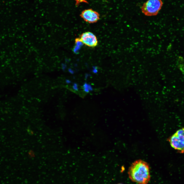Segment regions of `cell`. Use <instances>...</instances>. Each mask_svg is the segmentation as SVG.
<instances>
[{"label": "cell", "instance_id": "8992f818", "mask_svg": "<svg viewBox=\"0 0 184 184\" xmlns=\"http://www.w3.org/2000/svg\"><path fill=\"white\" fill-rule=\"evenodd\" d=\"M83 88L84 91L86 93H88L89 91H92L93 90L91 86L86 82L84 83L83 85Z\"/></svg>", "mask_w": 184, "mask_h": 184}, {"label": "cell", "instance_id": "ba28073f", "mask_svg": "<svg viewBox=\"0 0 184 184\" xmlns=\"http://www.w3.org/2000/svg\"><path fill=\"white\" fill-rule=\"evenodd\" d=\"M72 87L74 90L75 91H77L78 90V85L77 83H74Z\"/></svg>", "mask_w": 184, "mask_h": 184}, {"label": "cell", "instance_id": "277c9868", "mask_svg": "<svg viewBox=\"0 0 184 184\" xmlns=\"http://www.w3.org/2000/svg\"><path fill=\"white\" fill-rule=\"evenodd\" d=\"M78 38L83 44L88 47L94 48L98 44L97 37L93 33L89 31L82 33Z\"/></svg>", "mask_w": 184, "mask_h": 184}, {"label": "cell", "instance_id": "30bf717a", "mask_svg": "<svg viewBox=\"0 0 184 184\" xmlns=\"http://www.w3.org/2000/svg\"><path fill=\"white\" fill-rule=\"evenodd\" d=\"M90 76H90V74H86L85 76V79H87Z\"/></svg>", "mask_w": 184, "mask_h": 184}, {"label": "cell", "instance_id": "7a4b0ae2", "mask_svg": "<svg viewBox=\"0 0 184 184\" xmlns=\"http://www.w3.org/2000/svg\"><path fill=\"white\" fill-rule=\"evenodd\" d=\"M163 5L162 0H148L142 6L141 11L146 16H156L161 9Z\"/></svg>", "mask_w": 184, "mask_h": 184}, {"label": "cell", "instance_id": "7c38bea8", "mask_svg": "<svg viewBox=\"0 0 184 184\" xmlns=\"http://www.w3.org/2000/svg\"><path fill=\"white\" fill-rule=\"evenodd\" d=\"M68 71L71 74H73L74 73V72L71 69H69Z\"/></svg>", "mask_w": 184, "mask_h": 184}, {"label": "cell", "instance_id": "5bb4252c", "mask_svg": "<svg viewBox=\"0 0 184 184\" xmlns=\"http://www.w3.org/2000/svg\"><path fill=\"white\" fill-rule=\"evenodd\" d=\"M117 184H123L121 183H118Z\"/></svg>", "mask_w": 184, "mask_h": 184}, {"label": "cell", "instance_id": "5b68a950", "mask_svg": "<svg viewBox=\"0 0 184 184\" xmlns=\"http://www.w3.org/2000/svg\"><path fill=\"white\" fill-rule=\"evenodd\" d=\"M80 16L84 21L89 24L96 23L100 19L99 14L92 9L83 10Z\"/></svg>", "mask_w": 184, "mask_h": 184}, {"label": "cell", "instance_id": "4fadbf2b", "mask_svg": "<svg viewBox=\"0 0 184 184\" xmlns=\"http://www.w3.org/2000/svg\"><path fill=\"white\" fill-rule=\"evenodd\" d=\"M93 72H94V73H97L98 71L96 69H95L93 71Z\"/></svg>", "mask_w": 184, "mask_h": 184}, {"label": "cell", "instance_id": "9c48e42d", "mask_svg": "<svg viewBox=\"0 0 184 184\" xmlns=\"http://www.w3.org/2000/svg\"><path fill=\"white\" fill-rule=\"evenodd\" d=\"M65 82L67 84H70L71 83V81L68 79H66L65 80Z\"/></svg>", "mask_w": 184, "mask_h": 184}, {"label": "cell", "instance_id": "6da1fadb", "mask_svg": "<svg viewBox=\"0 0 184 184\" xmlns=\"http://www.w3.org/2000/svg\"><path fill=\"white\" fill-rule=\"evenodd\" d=\"M128 174L130 179L138 184H147L151 178L148 165L141 160H136L131 165Z\"/></svg>", "mask_w": 184, "mask_h": 184}, {"label": "cell", "instance_id": "52a82bcc", "mask_svg": "<svg viewBox=\"0 0 184 184\" xmlns=\"http://www.w3.org/2000/svg\"><path fill=\"white\" fill-rule=\"evenodd\" d=\"M76 2L75 5L78 6L79 4L82 3H88V2L86 0H74Z\"/></svg>", "mask_w": 184, "mask_h": 184}, {"label": "cell", "instance_id": "3957f363", "mask_svg": "<svg viewBox=\"0 0 184 184\" xmlns=\"http://www.w3.org/2000/svg\"><path fill=\"white\" fill-rule=\"evenodd\" d=\"M168 140L172 147L180 153H184V128L178 130Z\"/></svg>", "mask_w": 184, "mask_h": 184}, {"label": "cell", "instance_id": "8fae6325", "mask_svg": "<svg viewBox=\"0 0 184 184\" xmlns=\"http://www.w3.org/2000/svg\"><path fill=\"white\" fill-rule=\"evenodd\" d=\"M62 68L63 70H64L65 69L66 67L65 65H64V64H62Z\"/></svg>", "mask_w": 184, "mask_h": 184}]
</instances>
